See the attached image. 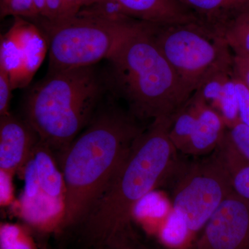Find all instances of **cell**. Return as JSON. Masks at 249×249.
Wrapping results in <instances>:
<instances>
[{"mask_svg": "<svg viewBox=\"0 0 249 249\" xmlns=\"http://www.w3.org/2000/svg\"><path fill=\"white\" fill-rule=\"evenodd\" d=\"M147 126L128 111L109 106L96 111L60 155L66 191L64 229L84 221Z\"/></svg>", "mask_w": 249, "mask_h": 249, "instance_id": "obj_1", "label": "cell"}, {"mask_svg": "<svg viewBox=\"0 0 249 249\" xmlns=\"http://www.w3.org/2000/svg\"><path fill=\"white\" fill-rule=\"evenodd\" d=\"M174 117L152 121L134 141L122 165L82 222L91 245L98 247L132 227L137 205L173 178L181 161L169 137Z\"/></svg>", "mask_w": 249, "mask_h": 249, "instance_id": "obj_2", "label": "cell"}, {"mask_svg": "<svg viewBox=\"0 0 249 249\" xmlns=\"http://www.w3.org/2000/svg\"><path fill=\"white\" fill-rule=\"evenodd\" d=\"M152 24L132 34L109 60V88L142 123L173 117L192 96L154 42Z\"/></svg>", "mask_w": 249, "mask_h": 249, "instance_id": "obj_3", "label": "cell"}, {"mask_svg": "<svg viewBox=\"0 0 249 249\" xmlns=\"http://www.w3.org/2000/svg\"><path fill=\"white\" fill-rule=\"evenodd\" d=\"M103 89L94 66L48 71L28 94L25 120L60 155L89 124Z\"/></svg>", "mask_w": 249, "mask_h": 249, "instance_id": "obj_4", "label": "cell"}, {"mask_svg": "<svg viewBox=\"0 0 249 249\" xmlns=\"http://www.w3.org/2000/svg\"><path fill=\"white\" fill-rule=\"evenodd\" d=\"M48 42V71L93 66L109 60L132 34L147 22L98 4L56 21L36 18Z\"/></svg>", "mask_w": 249, "mask_h": 249, "instance_id": "obj_5", "label": "cell"}, {"mask_svg": "<svg viewBox=\"0 0 249 249\" xmlns=\"http://www.w3.org/2000/svg\"><path fill=\"white\" fill-rule=\"evenodd\" d=\"M150 34L191 95L212 70L233 62L225 40L201 23L152 24Z\"/></svg>", "mask_w": 249, "mask_h": 249, "instance_id": "obj_6", "label": "cell"}, {"mask_svg": "<svg viewBox=\"0 0 249 249\" xmlns=\"http://www.w3.org/2000/svg\"><path fill=\"white\" fill-rule=\"evenodd\" d=\"M170 180L173 182L174 211L188 232L202 230L233 192L229 170L218 147L204 160H181Z\"/></svg>", "mask_w": 249, "mask_h": 249, "instance_id": "obj_7", "label": "cell"}, {"mask_svg": "<svg viewBox=\"0 0 249 249\" xmlns=\"http://www.w3.org/2000/svg\"><path fill=\"white\" fill-rule=\"evenodd\" d=\"M55 153L40 139L24 169V191L19 214L29 227L43 233L64 229L65 181Z\"/></svg>", "mask_w": 249, "mask_h": 249, "instance_id": "obj_8", "label": "cell"}, {"mask_svg": "<svg viewBox=\"0 0 249 249\" xmlns=\"http://www.w3.org/2000/svg\"><path fill=\"white\" fill-rule=\"evenodd\" d=\"M48 51L46 36L36 23L14 18L0 42V65L9 73L14 89L30 83Z\"/></svg>", "mask_w": 249, "mask_h": 249, "instance_id": "obj_9", "label": "cell"}, {"mask_svg": "<svg viewBox=\"0 0 249 249\" xmlns=\"http://www.w3.org/2000/svg\"><path fill=\"white\" fill-rule=\"evenodd\" d=\"M193 249H249V201L231 193L206 223Z\"/></svg>", "mask_w": 249, "mask_h": 249, "instance_id": "obj_10", "label": "cell"}, {"mask_svg": "<svg viewBox=\"0 0 249 249\" xmlns=\"http://www.w3.org/2000/svg\"><path fill=\"white\" fill-rule=\"evenodd\" d=\"M39 140L27 121L11 112L0 116V171L14 176L27 164Z\"/></svg>", "mask_w": 249, "mask_h": 249, "instance_id": "obj_11", "label": "cell"}, {"mask_svg": "<svg viewBox=\"0 0 249 249\" xmlns=\"http://www.w3.org/2000/svg\"><path fill=\"white\" fill-rule=\"evenodd\" d=\"M109 3L121 14L152 24L199 22L193 11L181 0H101Z\"/></svg>", "mask_w": 249, "mask_h": 249, "instance_id": "obj_12", "label": "cell"}, {"mask_svg": "<svg viewBox=\"0 0 249 249\" xmlns=\"http://www.w3.org/2000/svg\"><path fill=\"white\" fill-rule=\"evenodd\" d=\"M199 98L200 105L196 127L181 152L185 155L201 156L212 153L227 132V124L220 114Z\"/></svg>", "mask_w": 249, "mask_h": 249, "instance_id": "obj_13", "label": "cell"}, {"mask_svg": "<svg viewBox=\"0 0 249 249\" xmlns=\"http://www.w3.org/2000/svg\"><path fill=\"white\" fill-rule=\"evenodd\" d=\"M194 12L201 24L219 36L234 15L249 5V0H181Z\"/></svg>", "mask_w": 249, "mask_h": 249, "instance_id": "obj_14", "label": "cell"}, {"mask_svg": "<svg viewBox=\"0 0 249 249\" xmlns=\"http://www.w3.org/2000/svg\"><path fill=\"white\" fill-rule=\"evenodd\" d=\"M217 147L227 165L233 191L240 197L249 201V160L234 146L227 132Z\"/></svg>", "mask_w": 249, "mask_h": 249, "instance_id": "obj_15", "label": "cell"}, {"mask_svg": "<svg viewBox=\"0 0 249 249\" xmlns=\"http://www.w3.org/2000/svg\"><path fill=\"white\" fill-rule=\"evenodd\" d=\"M200 98L193 93L174 118L169 131L170 140L177 150L182 152L189 142L197 119Z\"/></svg>", "mask_w": 249, "mask_h": 249, "instance_id": "obj_16", "label": "cell"}, {"mask_svg": "<svg viewBox=\"0 0 249 249\" xmlns=\"http://www.w3.org/2000/svg\"><path fill=\"white\" fill-rule=\"evenodd\" d=\"M219 36L225 40L234 55L249 57V5L226 22Z\"/></svg>", "mask_w": 249, "mask_h": 249, "instance_id": "obj_17", "label": "cell"}, {"mask_svg": "<svg viewBox=\"0 0 249 249\" xmlns=\"http://www.w3.org/2000/svg\"><path fill=\"white\" fill-rule=\"evenodd\" d=\"M214 109L222 116L227 128L240 121L234 73L226 81L222 94Z\"/></svg>", "mask_w": 249, "mask_h": 249, "instance_id": "obj_18", "label": "cell"}, {"mask_svg": "<svg viewBox=\"0 0 249 249\" xmlns=\"http://www.w3.org/2000/svg\"><path fill=\"white\" fill-rule=\"evenodd\" d=\"M0 249H37L30 232L19 224L4 223L0 227Z\"/></svg>", "mask_w": 249, "mask_h": 249, "instance_id": "obj_19", "label": "cell"}, {"mask_svg": "<svg viewBox=\"0 0 249 249\" xmlns=\"http://www.w3.org/2000/svg\"><path fill=\"white\" fill-rule=\"evenodd\" d=\"M1 19L9 16L32 21L38 18L34 0H0Z\"/></svg>", "mask_w": 249, "mask_h": 249, "instance_id": "obj_20", "label": "cell"}, {"mask_svg": "<svg viewBox=\"0 0 249 249\" xmlns=\"http://www.w3.org/2000/svg\"><path fill=\"white\" fill-rule=\"evenodd\" d=\"M97 249H146L141 243L132 227L117 232L105 241Z\"/></svg>", "mask_w": 249, "mask_h": 249, "instance_id": "obj_21", "label": "cell"}, {"mask_svg": "<svg viewBox=\"0 0 249 249\" xmlns=\"http://www.w3.org/2000/svg\"><path fill=\"white\" fill-rule=\"evenodd\" d=\"M227 134L234 146L249 161V127L241 121L227 128Z\"/></svg>", "mask_w": 249, "mask_h": 249, "instance_id": "obj_22", "label": "cell"}, {"mask_svg": "<svg viewBox=\"0 0 249 249\" xmlns=\"http://www.w3.org/2000/svg\"><path fill=\"white\" fill-rule=\"evenodd\" d=\"M13 89L9 73L2 65H0V116L10 113Z\"/></svg>", "mask_w": 249, "mask_h": 249, "instance_id": "obj_23", "label": "cell"}, {"mask_svg": "<svg viewBox=\"0 0 249 249\" xmlns=\"http://www.w3.org/2000/svg\"><path fill=\"white\" fill-rule=\"evenodd\" d=\"M234 76L238 97L240 120L249 127V88L235 75Z\"/></svg>", "mask_w": 249, "mask_h": 249, "instance_id": "obj_24", "label": "cell"}, {"mask_svg": "<svg viewBox=\"0 0 249 249\" xmlns=\"http://www.w3.org/2000/svg\"><path fill=\"white\" fill-rule=\"evenodd\" d=\"M234 75L249 88V57H233Z\"/></svg>", "mask_w": 249, "mask_h": 249, "instance_id": "obj_25", "label": "cell"}, {"mask_svg": "<svg viewBox=\"0 0 249 249\" xmlns=\"http://www.w3.org/2000/svg\"><path fill=\"white\" fill-rule=\"evenodd\" d=\"M0 177H1L0 178V181H1V206H6L9 204L13 195V175L0 171Z\"/></svg>", "mask_w": 249, "mask_h": 249, "instance_id": "obj_26", "label": "cell"}, {"mask_svg": "<svg viewBox=\"0 0 249 249\" xmlns=\"http://www.w3.org/2000/svg\"><path fill=\"white\" fill-rule=\"evenodd\" d=\"M62 2H63V18H62L75 16L81 10L79 0H62Z\"/></svg>", "mask_w": 249, "mask_h": 249, "instance_id": "obj_27", "label": "cell"}, {"mask_svg": "<svg viewBox=\"0 0 249 249\" xmlns=\"http://www.w3.org/2000/svg\"><path fill=\"white\" fill-rule=\"evenodd\" d=\"M101 0H79L80 5L81 9L83 8L89 7L93 5L98 4Z\"/></svg>", "mask_w": 249, "mask_h": 249, "instance_id": "obj_28", "label": "cell"}]
</instances>
